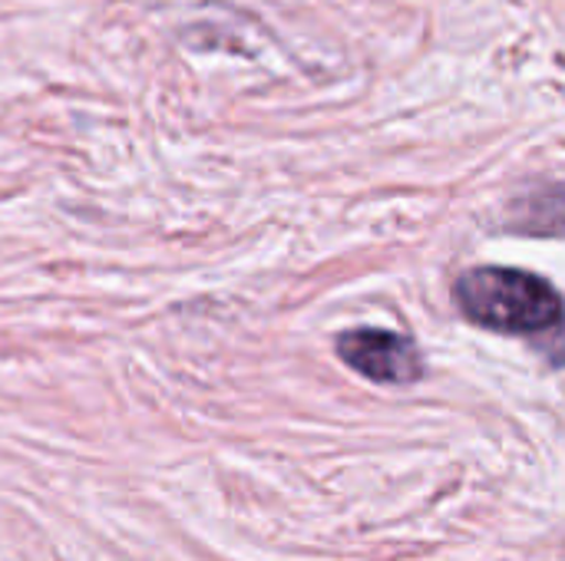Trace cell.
I'll use <instances>...</instances> for the list:
<instances>
[{
  "label": "cell",
  "instance_id": "3",
  "mask_svg": "<svg viewBox=\"0 0 565 561\" xmlns=\"http://www.w3.org/2000/svg\"><path fill=\"white\" fill-rule=\"evenodd\" d=\"M540 341V350L556 364V367H565V314L559 317V324L556 327H550L543 337H536Z\"/></svg>",
  "mask_w": 565,
  "mask_h": 561
},
{
  "label": "cell",
  "instance_id": "1",
  "mask_svg": "<svg viewBox=\"0 0 565 561\" xmlns=\"http://www.w3.org/2000/svg\"><path fill=\"white\" fill-rule=\"evenodd\" d=\"M454 294L467 321L497 334L543 337L565 314L559 291L523 268H470Z\"/></svg>",
  "mask_w": 565,
  "mask_h": 561
},
{
  "label": "cell",
  "instance_id": "2",
  "mask_svg": "<svg viewBox=\"0 0 565 561\" xmlns=\"http://www.w3.org/2000/svg\"><path fill=\"white\" fill-rule=\"evenodd\" d=\"M338 357L374 384H414L424 377V357L417 344L394 331L358 327L338 337Z\"/></svg>",
  "mask_w": 565,
  "mask_h": 561
}]
</instances>
